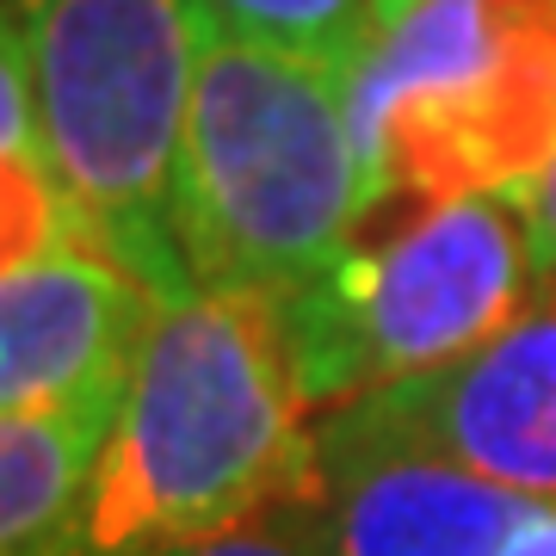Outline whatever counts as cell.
<instances>
[{
	"label": "cell",
	"mask_w": 556,
	"mask_h": 556,
	"mask_svg": "<svg viewBox=\"0 0 556 556\" xmlns=\"http://www.w3.org/2000/svg\"><path fill=\"white\" fill-rule=\"evenodd\" d=\"M495 556H556V495H526Z\"/></svg>",
	"instance_id": "obj_15"
},
{
	"label": "cell",
	"mask_w": 556,
	"mask_h": 556,
	"mask_svg": "<svg viewBox=\"0 0 556 556\" xmlns=\"http://www.w3.org/2000/svg\"><path fill=\"white\" fill-rule=\"evenodd\" d=\"M43 167L62 179L87 248L174 298V179L211 25L192 0H20Z\"/></svg>",
	"instance_id": "obj_4"
},
{
	"label": "cell",
	"mask_w": 556,
	"mask_h": 556,
	"mask_svg": "<svg viewBox=\"0 0 556 556\" xmlns=\"http://www.w3.org/2000/svg\"><path fill=\"white\" fill-rule=\"evenodd\" d=\"M0 155H38V93H31V56H25L20 13H0Z\"/></svg>",
	"instance_id": "obj_13"
},
{
	"label": "cell",
	"mask_w": 556,
	"mask_h": 556,
	"mask_svg": "<svg viewBox=\"0 0 556 556\" xmlns=\"http://www.w3.org/2000/svg\"><path fill=\"white\" fill-rule=\"evenodd\" d=\"M43 556H50V551H43Z\"/></svg>",
	"instance_id": "obj_17"
},
{
	"label": "cell",
	"mask_w": 556,
	"mask_h": 556,
	"mask_svg": "<svg viewBox=\"0 0 556 556\" xmlns=\"http://www.w3.org/2000/svg\"><path fill=\"white\" fill-rule=\"evenodd\" d=\"M378 199L514 192L556 161V0H408L346 68Z\"/></svg>",
	"instance_id": "obj_5"
},
{
	"label": "cell",
	"mask_w": 556,
	"mask_h": 556,
	"mask_svg": "<svg viewBox=\"0 0 556 556\" xmlns=\"http://www.w3.org/2000/svg\"><path fill=\"white\" fill-rule=\"evenodd\" d=\"M167 556H328L316 538V519L298 507H273V514H254L229 526L217 538H199V544H179Z\"/></svg>",
	"instance_id": "obj_12"
},
{
	"label": "cell",
	"mask_w": 556,
	"mask_h": 556,
	"mask_svg": "<svg viewBox=\"0 0 556 556\" xmlns=\"http://www.w3.org/2000/svg\"><path fill=\"white\" fill-rule=\"evenodd\" d=\"M532 298V236L507 199H378L316 278L273 303V321L321 420L457 365Z\"/></svg>",
	"instance_id": "obj_3"
},
{
	"label": "cell",
	"mask_w": 556,
	"mask_h": 556,
	"mask_svg": "<svg viewBox=\"0 0 556 556\" xmlns=\"http://www.w3.org/2000/svg\"><path fill=\"white\" fill-rule=\"evenodd\" d=\"M155 291L100 248H62L0 278V415H31L130 371Z\"/></svg>",
	"instance_id": "obj_8"
},
{
	"label": "cell",
	"mask_w": 556,
	"mask_h": 556,
	"mask_svg": "<svg viewBox=\"0 0 556 556\" xmlns=\"http://www.w3.org/2000/svg\"><path fill=\"white\" fill-rule=\"evenodd\" d=\"M211 31L346 62L378 31V0H192Z\"/></svg>",
	"instance_id": "obj_10"
},
{
	"label": "cell",
	"mask_w": 556,
	"mask_h": 556,
	"mask_svg": "<svg viewBox=\"0 0 556 556\" xmlns=\"http://www.w3.org/2000/svg\"><path fill=\"white\" fill-rule=\"evenodd\" d=\"M365 204L346 62L211 31L174 179L192 285L278 303L346 248Z\"/></svg>",
	"instance_id": "obj_2"
},
{
	"label": "cell",
	"mask_w": 556,
	"mask_h": 556,
	"mask_svg": "<svg viewBox=\"0 0 556 556\" xmlns=\"http://www.w3.org/2000/svg\"><path fill=\"white\" fill-rule=\"evenodd\" d=\"M316 489V415L273 303L186 285L155 303L93 482L50 556H167Z\"/></svg>",
	"instance_id": "obj_1"
},
{
	"label": "cell",
	"mask_w": 556,
	"mask_h": 556,
	"mask_svg": "<svg viewBox=\"0 0 556 556\" xmlns=\"http://www.w3.org/2000/svg\"><path fill=\"white\" fill-rule=\"evenodd\" d=\"M519 211L526 236H532V266H538V291H556V161L544 174H532L526 186L501 192Z\"/></svg>",
	"instance_id": "obj_14"
},
{
	"label": "cell",
	"mask_w": 556,
	"mask_h": 556,
	"mask_svg": "<svg viewBox=\"0 0 556 556\" xmlns=\"http://www.w3.org/2000/svg\"><path fill=\"white\" fill-rule=\"evenodd\" d=\"M519 507L526 489L390 439L346 408L316 420V489L303 514L328 556H495Z\"/></svg>",
	"instance_id": "obj_6"
},
{
	"label": "cell",
	"mask_w": 556,
	"mask_h": 556,
	"mask_svg": "<svg viewBox=\"0 0 556 556\" xmlns=\"http://www.w3.org/2000/svg\"><path fill=\"white\" fill-rule=\"evenodd\" d=\"M124 378L31 415H0V556H43L75 519L118 420Z\"/></svg>",
	"instance_id": "obj_9"
},
{
	"label": "cell",
	"mask_w": 556,
	"mask_h": 556,
	"mask_svg": "<svg viewBox=\"0 0 556 556\" xmlns=\"http://www.w3.org/2000/svg\"><path fill=\"white\" fill-rule=\"evenodd\" d=\"M62 248H87L62 179L38 155H0V278Z\"/></svg>",
	"instance_id": "obj_11"
},
{
	"label": "cell",
	"mask_w": 556,
	"mask_h": 556,
	"mask_svg": "<svg viewBox=\"0 0 556 556\" xmlns=\"http://www.w3.org/2000/svg\"><path fill=\"white\" fill-rule=\"evenodd\" d=\"M346 415L507 489L556 495V291H538L495 340L457 365L378 390Z\"/></svg>",
	"instance_id": "obj_7"
},
{
	"label": "cell",
	"mask_w": 556,
	"mask_h": 556,
	"mask_svg": "<svg viewBox=\"0 0 556 556\" xmlns=\"http://www.w3.org/2000/svg\"><path fill=\"white\" fill-rule=\"evenodd\" d=\"M402 7H408V0H378V20L383 13H402Z\"/></svg>",
	"instance_id": "obj_16"
}]
</instances>
